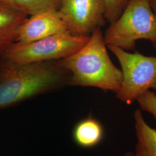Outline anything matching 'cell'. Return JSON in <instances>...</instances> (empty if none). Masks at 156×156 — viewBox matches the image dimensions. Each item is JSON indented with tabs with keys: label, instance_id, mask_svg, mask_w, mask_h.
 <instances>
[{
	"label": "cell",
	"instance_id": "cell-1",
	"mask_svg": "<svg viewBox=\"0 0 156 156\" xmlns=\"http://www.w3.org/2000/svg\"><path fill=\"white\" fill-rule=\"evenodd\" d=\"M69 78L55 61L20 64L0 58V111L68 86Z\"/></svg>",
	"mask_w": 156,
	"mask_h": 156
},
{
	"label": "cell",
	"instance_id": "cell-2",
	"mask_svg": "<svg viewBox=\"0 0 156 156\" xmlns=\"http://www.w3.org/2000/svg\"><path fill=\"white\" fill-rule=\"evenodd\" d=\"M101 28L90 36L87 43L70 56L55 61L70 73L68 86L93 87L116 94L123 75L108 55Z\"/></svg>",
	"mask_w": 156,
	"mask_h": 156
},
{
	"label": "cell",
	"instance_id": "cell-3",
	"mask_svg": "<svg viewBox=\"0 0 156 156\" xmlns=\"http://www.w3.org/2000/svg\"><path fill=\"white\" fill-rule=\"evenodd\" d=\"M106 46L129 51L136 41L149 40L156 49V16L149 0H129L122 13L104 34Z\"/></svg>",
	"mask_w": 156,
	"mask_h": 156
},
{
	"label": "cell",
	"instance_id": "cell-4",
	"mask_svg": "<svg viewBox=\"0 0 156 156\" xmlns=\"http://www.w3.org/2000/svg\"><path fill=\"white\" fill-rule=\"evenodd\" d=\"M89 38L73 35L67 30L31 42H15L0 58L20 64L57 61L78 51Z\"/></svg>",
	"mask_w": 156,
	"mask_h": 156
},
{
	"label": "cell",
	"instance_id": "cell-5",
	"mask_svg": "<svg viewBox=\"0 0 156 156\" xmlns=\"http://www.w3.org/2000/svg\"><path fill=\"white\" fill-rule=\"evenodd\" d=\"M107 47L117 57L122 68V83L116 94L119 100L131 105L147 91L156 90V56L131 53L115 46Z\"/></svg>",
	"mask_w": 156,
	"mask_h": 156
},
{
	"label": "cell",
	"instance_id": "cell-6",
	"mask_svg": "<svg viewBox=\"0 0 156 156\" xmlns=\"http://www.w3.org/2000/svg\"><path fill=\"white\" fill-rule=\"evenodd\" d=\"M57 10L68 30L78 36L90 37L106 22L105 0H59Z\"/></svg>",
	"mask_w": 156,
	"mask_h": 156
},
{
	"label": "cell",
	"instance_id": "cell-7",
	"mask_svg": "<svg viewBox=\"0 0 156 156\" xmlns=\"http://www.w3.org/2000/svg\"><path fill=\"white\" fill-rule=\"evenodd\" d=\"M68 30L57 9H49L28 17L19 30L16 42L27 43Z\"/></svg>",
	"mask_w": 156,
	"mask_h": 156
},
{
	"label": "cell",
	"instance_id": "cell-8",
	"mask_svg": "<svg viewBox=\"0 0 156 156\" xmlns=\"http://www.w3.org/2000/svg\"><path fill=\"white\" fill-rule=\"evenodd\" d=\"M28 15L0 1V55L16 42L19 30Z\"/></svg>",
	"mask_w": 156,
	"mask_h": 156
},
{
	"label": "cell",
	"instance_id": "cell-9",
	"mask_svg": "<svg viewBox=\"0 0 156 156\" xmlns=\"http://www.w3.org/2000/svg\"><path fill=\"white\" fill-rule=\"evenodd\" d=\"M104 136L102 124L91 115L76 123L72 131L74 143L84 149H91L100 145Z\"/></svg>",
	"mask_w": 156,
	"mask_h": 156
},
{
	"label": "cell",
	"instance_id": "cell-10",
	"mask_svg": "<svg viewBox=\"0 0 156 156\" xmlns=\"http://www.w3.org/2000/svg\"><path fill=\"white\" fill-rule=\"evenodd\" d=\"M136 144L135 156H156V129L146 122L140 109L134 112Z\"/></svg>",
	"mask_w": 156,
	"mask_h": 156
},
{
	"label": "cell",
	"instance_id": "cell-11",
	"mask_svg": "<svg viewBox=\"0 0 156 156\" xmlns=\"http://www.w3.org/2000/svg\"><path fill=\"white\" fill-rule=\"evenodd\" d=\"M28 16L49 9H57L59 0H0Z\"/></svg>",
	"mask_w": 156,
	"mask_h": 156
},
{
	"label": "cell",
	"instance_id": "cell-12",
	"mask_svg": "<svg viewBox=\"0 0 156 156\" xmlns=\"http://www.w3.org/2000/svg\"><path fill=\"white\" fill-rule=\"evenodd\" d=\"M129 0H105V19L109 23L115 22L121 15Z\"/></svg>",
	"mask_w": 156,
	"mask_h": 156
},
{
	"label": "cell",
	"instance_id": "cell-13",
	"mask_svg": "<svg viewBox=\"0 0 156 156\" xmlns=\"http://www.w3.org/2000/svg\"><path fill=\"white\" fill-rule=\"evenodd\" d=\"M136 101L141 111L149 113L156 119V94L154 92L147 91L140 95Z\"/></svg>",
	"mask_w": 156,
	"mask_h": 156
},
{
	"label": "cell",
	"instance_id": "cell-14",
	"mask_svg": "<svg viewBox=\"0 0 156 156\" xmlns=\"http://www.w3.org/2000/svg\"><path fill=\"white\" fill-rule=\"evenodd\" d=\"M151 9L156 16V0H149Z\"/></svg>",
	"mask_w": 156,
	"mask_h": 156
},
{
	"label": "cell",
	"instance_id": "cell-15",
	"mask_svg": "<svg viewBox=\"0 0 156 156\" xmlns=\"http://www.w3.org/2000/svg\"><path fill=\"white\" fill-rule=\"evenodd\" d=\"M124 156H135V154L134 153H133L131 151H128L124 154Z\"/></svg>",
	"mask_w": 156,
	"mask_h": 156
}]
</instances>
